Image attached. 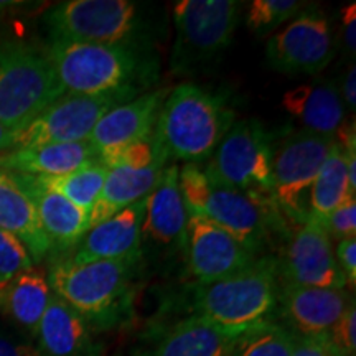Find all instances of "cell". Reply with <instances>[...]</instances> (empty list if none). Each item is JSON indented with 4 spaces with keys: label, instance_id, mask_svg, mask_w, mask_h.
<instances>
[{
    "label": "cell",
    "instance_id": "6da1fadb",
    "mask_svg": "<svg viewBox=\"0 0 356 356\" xmlns=\"http://www.w3.org/2000/svg\"><path fill=\"white\" fill-rule=\"evenodd\" d=\"M140 259L129 257L86 264H74L68 257L56 259L48 270V286L92 330H113L132 315V282Z\"/></svg>",
    "mask_w": 356,
    "mask_h": 356
},
{
    "label": "cell",
    "instance_id": "7a4b0ae2",
    "mask_svg": "<svg viewBox=\"0 0 356 356\" xmlns=\"http://www.w3.org/2000/svg\"><path fill=\"white\" fill-rule=\"evenodd\" d=\"M279 267L275 257L256 259L239 273L191 292V315L207 320L231 337L274 322L279 307Z\"/></svg>",
    "mask_w": 356,
    "mask_h": 356
},
{
    "label": "cell",
    "instance_id": "3957f363",
    "mask_svg": "<svg viewBox=\"0 0 356 356\" xmlns=\"http://www.w3.org/2000/svg\"><path fill=\"white\" fill-rule=\"evenodd\" d=\"M236 121L225 97L198 84L177 86L160 109L154 140L167 159L198 165L210 160Z\"/></svg>",
    "mask_w": 356,
    "mask_h": 356
},
{
    "label": "cell",
    "instance_id": "277c9868",
    "mask_svg": "<svg viewBox=\"0 0 356 356\" xmlns=\"http://www.w3.org/2000/svg\"><path fill=\"white\" fill-rule=\"evenodd\" d=\"M65 95L139 91L154 79L152 61L139 48L51 40L47 48Z\"/></svg>",
    "mask_w": 356,
    "mask_h": 356
},
{
    "label": "cell",
    "instance_id": "5b68a950",
    "mask_svg": "<svg viewBox=\"0 0 356 356\" xmlns=\"http://www.w3.org/2000/svg\"><path fill=\"white\" fill-rule=\"evenodd\" d=\"M178 185L188 215L207 218L229 231L256 254L264 248L274 222L282 221L270 198H256L222 185L195 163L178 172Z\"/></svg>",
    "mask_w": 356,
    "mask_h": 356
},
{
    "label": "cell",
    "instance_id": "8992f818",
    "mask_svg": "<svg viewBox=\"0 0 356 356\" xmlns=\"http://www.w3.org/2000/svg\"><path fill=\"white\" fill-rule=\"evenodd\" d=\"M63 95L47 50L0 42V124L17 132Z\"/></svg>",
    "mask_w": 356,
    "mask_h": 356
},
{
    "label": "cell",
    "instance_id": "52a82bcc",
    "mask_svg": "<svg viewBox=\"0 0 356 356\" xmlns=\"http://www.w3.org/2000/svg\"><path fill=\"white\" fill-rule=\"evenodd\" d=\"M241 15L234 0H180L173 7L175 43L170 65L175 74H190L220 60L229 48Z\"/></svg>",
    "mask_w": 356,
    "mask_h": 356
},
{
    "label": "cell",
    "instance_id": "ba28073f",
    "mask_svg": "<svg viewBox=\"0 0 356 356\" xmlns=\"http://www.w3.org/2000/svg\"><path fill=\"white\" fill-rule=\"evenodd\" d=\"M51 40L139 48L144 17L131 0H66L44 17Z\"/></svg>",
    "mask_w": 356,
    "mask_h": 356
},
{
    "label": "cell",
    "instance_id": "9c48e42d",
    "mask_svg": "<svg viewBox=\"0 0 356 356\" xmlns=\"http://www.w3.org/2000/svg\"><path fill=\"white\" fill-rule=\"evenodd\" d=\"M273 134L257 119H244L233 124L203 170L222 185L273 200Z\"/></svg>",
    "mask_w": 356,
    "mask_h": 356
},
{
    "label": "cell",
    "instance_id": "30bf717a",
    "mask_svg": "<svg viewBox=\"0 0 356 356\" xmlns=\"http://www.w3.org/2000/svg\"><path fill=\"white\" fill-rule=\"evenodd\" d=\"M335 139L305 131L286 134L274 140L273 202L292 222L304 225L310 218V191Z\"/></svg>",
    "mask_w": 356,
    "mask_h": 356
},
{
    "label": "cell",
    "instance_id": "8fae6325",
    "mask_svg": "<svg viewBox=\"0 0 356 356\" xmlns=\"http://www.w3.org/2000/svg\"><path fill=\"white\" fill-rule=\"evenodd\" d=\"M139 96V91H119L97 96L63 95L13 136V149L38 144H71L89 140L96 124L109 111Z\"/></svg>",
    "mask_w": 356,
    "mask_h": 356
},
{
    "label": "cell",
    "instance_id": "7c38bea8",
    "mask_svg": "<svg viewBox=\"0 0 356 356\" xmlns=\"http://www.w3.org/2000/svg\"><path fill=\"white\" fill-rule=\"evenodd\" d=\"M335 56L330 22L320 8H307L274 33L266 47L269 66L287 76H312L323 71Z\"/></svg>",
    "mask_w": 356,
    "mask_h": 356
},
{
    "label": "cell",
    "instance_id": "4fadbf2b",
    "mask_svg": "<svg viewBox=\"0 0 356 356\" xmlns=\"http://www.w3.org/2000/svg\"><path fill=\"white\" fill-rule=\"evenodd\" d=\"M280 284L318 289H346L332 239L323 222L309 218L291 236L284 259L277 261Z\"/></svg>",
    "mask_w": 356,
    "mask_h": 356
},
{
    "label": "cell",
    "instance_id": "5bb4252c",
    "mask_svg": "<svg viewBox=\"0 0 356 356\" xmlns=\"http://www.w3.org/2000/svg\"><path fill=\"white\" fill-rule=\"evenodd\" d=\"M186 270L197 284H210L252 264L256 252L207 218L188 215L185 229Z\"/></svg>",
    "mask_w": 356,
    "mask_h": 356
},
{
    "label": "cell",
    "instance_id": "9a60e30c",
    "mask_svg": "<svg viewBox=\"0 0 356 356\" xmlns=\"http://www.w3.org/2000/svg\"><path fill=\"white\" fill-rule=\"evenodd\" d=\"M346 289H318L280 284L277 315L296 335H328L346 307L351 304Z\"/></svg>",
    "mask_w": 356,
    "mask_h": 356
},
{
    "label": "cell",
    "instance_id": "2e32d148",
    "mask_svg": "<svg viewBox=\"0 0 356 356\" xmlns=\"http://www.w3.org/2000/svg\"><path fill=\"white\" fill-rule=\"evenodd\" d=\"M8 173L33 203L40 226L50 243V251H73L91 229L89 213L83 211L56 191L47 188L38 177Z\"/></svg>",
    "mask_w": 356,
    "mask_h": 356
},
{
    "label": "cell",
    "instance_id": "e0dca14e",
    "mask_svg": "<svg viewBox=\"0 0 356 356\" xmlns=\"http://www.w3.org/2000/svg\"><path fill=\"white\" fill-rule=\"evenodd\" d=\"M165 97V89H159L109 111L96 124L89 137V144L96 150L97 159L136 142L150 139Z\"/></svg>",
    "mask_w": 356,
    "mask_h": 356
},
{
    "label": "cell",
    "instance_id": "ac0fdd59",
    "mask_svg": "<svg viewBox=\"0 0 356 356\" xmlns=\"http://www.w3.org/2000/svg\"><path fill=\"white\" fill-rule=\"evenodd\" d=\"M145 198L89 229L68 259L74 264H86L95 261L144 257L142 222L145 215Z\"/></svg>",
    "mask_w": 356,
    "mask_h": 356
},
{
    "label": "cell",
    "instance_id": "d6986e66",
    "mask_svg": "<svg viewBox=\"0 0 356 356\" xmlns=\"http://www.w3.org/2000/svg\"><path fill=\"white\" fill-rule=\"evenodd\" d=\"M178 167L163 170L157 186L147 195L145 215L142 222V251L150 244L160 251L185 246V229L188 213L178 185Z\"/></svg>",
    "mask_w": 356,
    "mask_h": 356
},
{
    "label": "cell",
    "instance_id": "ffe728a7",
    "mask_svg": "<svg viewBox=\"0 0 356 356\" xmlns=\"http://www.w3.org/2000/svg\"><path fill=\"white\" fill-rule=\"evenodd\" d=\"M86 320L51 292L43 317L35 328L40 356H102L104 346Z\"/></svg>",
    "mask_w": 356,
    "mask_h": 356
},
{
    "label": "cell",
    "instance_id": "44dd1931",
    "mask_svg": "<svg viewBox=\"0 0 356 356\" xmlns=\"http://www.w3.org/2000/svg\"><path fill=\"white\" fill-rule=\"evenodd\" d=\"M97 160L96 150L84 142L17 147L0 155V168L33 177H60Z\"/></svg>",
    "mask_w": 356,
    "mask_h": 356
},
{
    "label": "cell",
    "instance_id": "7402d4cb",
    "mask_svg": "<svg viewBox=\"0 0 356 356\" xmlns=\"http://www.w3.org/2000/svg\"><path fill=\"white\" fill-rule=\"evenodd\" d=\"M282 108L304 124L305 131L335 139L345 121V104L335 83L320 79L300 84L282 97Z\"/></svg>",
    "mask_w": 356,
    "mask_h": 356
},
{
    "label": "cell",
    "instance_id": "603a6c76",
    "mask_svg": "<svg viewBox=\"0 0 356 356\" xmlns=\"http://www.w3.org/2000/svg\"><path fill=\"white\" fill-rule=\"evenodd\" d=\"M165 165L167 159H159L152 165L142 170L109 168L99 198L89 213L91 228L108 221L109 218L126 210L127 207L145 198L157 186L163 170L167 168Z\"/></svg>",
    "mask_w": 356,
    "mask_h": 356
},
{
    "label": "cell",
    "instance_id": "cb8c5ba5",
    "mask_svg": "<svg viewBox=\"0 0 356 356\" xmlns=\"http://www.w3.org/2000/svg\"><path fill=\"white\" fill-rule=\"evenodd\" d=\"M0 229L15 236L24 244L33 264L42 262L50 252V243L40 226L33 203L13 180L0 168Z\"/></svg>",
    "mask_w": 356,
    "mask_h": 356
},
{
    "label": "cell",
    "instance_id": "d4e9b609",
    "mask_svg": "<svg viewBox=\"0 0 356 356\" xmlns=\"http://www.w3.org/2000/svg\"><path fill=\"white\" fill-rule=\"evenodd\" d=\"M50 297L47 275L32 267L0 282V314L33 333Z\"/></svg>",
    "mask_w": 356,
    "mask_h": 356
},
{
    "label": "cell",
    "instance_id": "484cf974",
    "mask_svg": "<svg viewBox=\"0 0 356 356\" xmlns=\"http://www.w3.org/2000/svg\"><path fill=\"white\" fill-rule=\"evenodd\" d=\"M236 337L191 315L168 328L152 356H228Z\"/></svg>",
    "mask_w": 356,
    "mask_h": 356
},
{
    "label": "cell",
    "instance_id": "4316f807",
    "mask_svg": "<svg viewBox=\"0 0 356 356\" xmlns=\"http://www.w3.org/2000/svg\"><path fill=\"white\" fill-rule=\"evenodd\" d=\"M351 197L356 195L350 190L346 154L335 140L312 186L310 216L323 222L325 218Z\"/></svg>",
    "mask_w": 356,
    "mask_h": 356
},
{
    "label": "cell",
    "instance_id": "83f0119b",
    "mask_svg": "<svg viewBox=\"0 0 356 356\" xmlns=\"http://www.w3.org/2000/svg\"><path fill=\"white\" fill-rule=\"evenodd\" d=\"M108 172L109 168L97 159L95 162L81 167L79 170L66 173V175L38 178L47 188L60 193L61 197L76 204L83 211L91 213L92 207L99 198Z\"/></svg>",
    "mask_w": 356,
    "mask_h": 356
},
{
    "label": "cell",
    "instance_id": "f1b7e54d",
    "mask_svg": "<svg viewBox=\"0 0 356 356\" xmlns=\"http://www.w3.org/2000/svg\"><path fill=\"white\" fill-rule=\"evenodd\" d=\"M293 345L296 333L291 328L267 322L236 337L228 356H292Z\"/></svg>",
    "mask_w": 356,
    "mask_h": 356
},
{
    "label": "cell",
    "instance_id": "f546056e",
    "mask_svg": "<svg viewBox=\"0 0 356 356\" xmlns=\"http://www.w3.org/2000/svg\"><path fill=\"white\" fill-rule=\"evenodd\" d=\"M302 10L299 0H254L248 10L246 24L251 32L266 35Z\"/></svg>",
    "mask_w": 356,
    "mask_h": 356
},
{
    "label": "cell",
    "instance_id": "4dcf8cb0",
    "mask_svg": "<svg viewBox=\"0 0 356 356\" xmlns=\"http://www.w3.org/2000/svg\"><path fill=\"white\" fill-rule=\"evenodd\" d=\"M159 159H167V155L155 144L154 136L150 139L136 142V144L99 157L108 168H132V170H142V168L150 167Z\"/></svg>",
    "mask_w": 356,
    "mask_h": 356
},
{
    "label": "cell",
    "instance_id": "1f68e13d",
    "mask_svg": "<svg viewBox=\"0 0 356 356\" xmlns=\"http://www.w3.org/2000/svg\"><path fill=\"white\" fill-rule=\"evenodd\" d=\"M32 267L33 261L24 244L15 236L0 229V282Z\"/></svg>",
    "mask_w": 356,
    "mask_h": 356
},
{
    "label": "cell",
    "instance_id": "d6a6232c",
    "mask_svg": "<svg viewBox=\"0 0 356 356\" xmlns=\"http://www.w3.org/2000/svg\"><path fill=\"white\" fill-rule=\"evenodd\" d=\"M330 239H351L356 236V198L351 197L333 210L323 221Z\"/></svg>",
    "mask_w": 356,
    "mask_h": 356
},
{
    "label": "cell",
    "instance_id": "836d02e7",
    "mask_svg": "<svg viewBox=\"0 0 356 356\" xmlns=\"http://www.w3.org/2000/svg\"><path fill=\"white\" fill-rule=\"evenodd\" d=\"M328 338L332 343L337 346L345 356L356 355V307L355 300L346 307L340 320L333 325V328L328 333Z\"/></svg>",
    "mask_w": 356,
    "mask_h": 356
},
{
    "label": "cell",
    "instance_id": "e575fe53",
    "mask_svg": "<svg viewBox=\"0 0 356 356\" xmlns=\"http://www.w3.org/2000/svg\"><path fill=\"white\" fill-rule=\"evenodd\" d=\"M292 356H345L328 335L323 337H305L296 335V345H293Z\"/></svg>",
    "mask_w": 356,
    "mask_h": 356
},
{
    "label": "cell",
    "instance_id": "d590c367",
    "mask_svg": "<svg viewBox=\"0 0 356 356\" xmlns=\"http://www.w3.org/2000/svg\"><path fill=\"white\" fill-rule=\"evenodd\" d=\"M337 261L340 266L341 273L345 274L346 284L355 287L356 284V239H341L338 241L337 248Z\"/></svg>",
    "mask_w": 356,
    "mask_h": 356
},
{
    "label": "cell",
    "instance_id": "8d00e7d4",
    "mask_svg": "<svg viewBox=\"0 0 356 356\" xmlns=\"http://www.w3.org/2000/svg\"><path fill=\"white\" fill-rule=\"evenodd\" d=\"M341 24H343V38L346 48L353 53L356 51V3L343 7L341 10Z\"/></svg>",
    "mask_w": 356,
    "mask_h": 356
},
{
    "label": "cell",
    "instance_id": "74e56055",
    "mask_svg": "<svg viewBox=\"0 0 356 356\" xmlns=\"http://www.w3.org/2000/svg\"><path fill=\"white\" fill-rule=\"evenodd\" d=\"M0 356H40L35 348L12 340L10 337L0 333Z\"/></svg>",
    "mask_w": 356,
    "mask_h": 356
},
{
    "label": "cell",
    "instance_id": "f35d334b",
    "mask_svg": "<svg viewBox=\"0 0 356 356\" xmlns=\"http://www.w3.org/2000/svg\"><path fill=\"white\" fill-rule=\"evenodd\" d=\"M356 71H355V65H351L348 71H346L345 79H343V96L341 99H345V108L351 109V113H355L356 108Z\"/></svg>",
    "mask_w": 356,
    "mask_h": 356
},
{
    "label": "cell",
    "instance_id": "ab89813d",
    "mask_svg": "<svg viewBox=\"0 0 356 356\" xmlns=\"http://www.w3.org/2000/svg\"><path fill=\"white\" fill-rule=\"evenodd\" d=\"M13 136H15V132L0 124V155L13 149Z\"/></svg>",
    "mask_w": 356,
    "mask_h": 356
}]
</instances>
